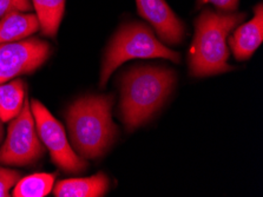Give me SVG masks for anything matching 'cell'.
Wrapping results in <instances>:
<instances>
[{"label": "cell", "instance_id": "obj_1", "mask_svg": "<svg viewBox=\"0 0 263 197\" xmlns=\"http://www.w3.org/2000/svg\"><path fill=\"white\" fill-rule=\"evenodd\" d=\"M175 82L174 71L162 67H137L123 75L119 115L127 130L151 118L169 97Z\"/></svg>", "mask_w": 263, "mask_h": 197}, {"label": "cell", "instance_id": "obj_2", "mask_svg": "<svg viewBox=\"0 0 263 197\" xmlns=\"http://www.w3.org/2000/svg\"><path fill=\"white\" fill-rule=\"evenodd\" d=\"M112 104V96H85L67 110L70 138L81 157H101L114 143L117 127L111 119Z\"/></svg>", "mask_w": 263, "mask_h": 197}, {"label": "cell", "instance_id": "obj_3", "mask_svg": "<svg viewBox=\"0 0 263 197\" xmlns=\"http://www.w3.org/2000/svg\"><path fill=\"white\" fill-rule=\"evenodd\" d=\"M246 13L203 11L195 22V38L189 50V67L194 77H206L234 70L228 65L227 38L245 20Z\"/></svg>", "mask_w": 263, "mask_h": 197}, {"label": "cell", "instance_id": "obj_4", "mask_svg": "<svg viewBox=\"0 0 263 197\" xmlns=\"http://www.w3.org/2000/svg\"><path fill=\"white\" fill-rule=\"evenodd\" d=\"M135 58H165L179 62V55L159 42L150 27L134 23L122 26L111 40L105 52L101 72V86L117 67L126 60Z\"/></svg>", "mask_w": 263, "mask_h": 197}, {"label": "cell", "instance_id": "obj_5", "mask_svg": "<svg viewBox=\"0 0 263 197\" xmlns=\"http://www.w3.org/2000/svg\"><path fill=\"white\" fill-rule=\"evenodd\" d=\"M43 142L37 135L30 100L25 97L22 111L11 120L7 137L0 149V163L5 166H29L44 155Z\"/></svg>", "mask_w": 263, "mask_h": 197}, {"label": "cell", "instance_id": "obj_6", "mask_svg": "<svg viewBox=\"0 0 263 197\" xmlns=\"http://www.w3.org/2000/svg\"><path fill=\"white\" fill-rule=\"evenodd\" d=\"M31 111L39 137L44 146L49 149L51 158L55 166L70 174L84 171L87 168V163L71 148L62 124L39 100H32Z\"/></svg>", "mask_w": 263, "mask_h": 197}, {"label": "cell", "instance_id": "obj_7", "mask_svg": "<svg viewBox=\"0 0 263 197\" xmlns=\"http://www.w3.org/2000/svg\"><path fill=\"white\" fill-rule=\"evenodd\" d=\"M50 52L49 43L35 38L0 44V84L32 74L45 63Z\"/></svg>", "mask_w": 263, "mask_h": 197}, {"label": "cell", "instance_id": "obj_8", "mask_svg": "<svg viewBox=\"0 0 263 197\" xmlns=\"http://www.w3.org/2000/svg\"><path fill=\"white\" fill-rule=\"evenodd\" d=\"M139 14L156 30L163 42L178 45L183 42L185 29L164 0H136Z\"/></svg>", "mask_w": 263, "mask_h": 197}, {"label": "cell", "instance_id": "obj_9", "mask_svg": "<svg viewBox=\"0 0 263 197\" xmlns=\"http://www.w3.org/2000/svg\"><path fill=\"white\" fill-rule=\"evenodd\" d=\"M263 40V7L258 4L254 9V18L238 26L229 39L235 58L246 60L252 57Z\"/></svg>", "mask_w": 263, "mask_h": 197}, {"label": "cell", "instance_id": "obj_10", "mask_svg": "<svg viewBox=\"0 0 263 197\" xmlns=\"http://www.w3.org/2000/svg\"><path fill=\"white\" fill-rule=\"evenodd\" d=\"M109 189V180L102 172L87 178H69L57 183L53 194L57 197H101Z\"/></svg>", "mask_w": 263, "mask_h": 197}, {"label": "cell", "instance_id": "obj_11", "mask_svg": "<svg viewBox=\"0 0 263 197\" xmlns=\"http://www.w3.org/2000/svg\"><path fill=\"white\" fill-rule=\"evenodd\" d=\"M39 29L35 14L11 12L0 20V44L18 42L33 34Z\"/></svg>", "mask_w": 263, "mask_h": 197}, {"label": "cell", "instance_id": "obj_12", "mask_svg": "<svg viewBox=\"0 0 263 197\" xmlns=\"http://www.w3.org/2000/svg\"><path fill=\"white\" fill-rule=\"evenodd\" d=\"M25 97V84L22 79H15L7 84H0L2 122H10L22 111Z\"/></svg>", "mask_w": 263, "mask_h": 197}, {"label": "cell", "instance_id": "obj_13", "mask_svg": "<svg viewBox=\"0 0 263 197\" xmlns=\"http://www.w3.org/2000/svg\"><path fill=\"white\" fill-rule=\"evenodd\" d=\"M33 7L43 34L54 37L63 19L65 0H33Z\"/></svg>", "mask_w": 263, "mask_h": 197}, {"label": "cell", "instance_id": "obj_14", "mask_svg": "<svg viewBox=\"0 0 263 197\" xmlns=\"http://www.w3.org/2000/svg\"><path fill=\"white\" fill-rule=\"evenodd\" d=\"M55 174H33L19 178L12 191L14 197H44L50 194Z\"/></svg>", "mask_w": 263, "mask_h": 197}, {"label": "cell", "instance_id": "obj_15", "mask_svg": "<svg viewBox=\"0 0 263 197\" xmlns=\"http://www.w3.org/2000/svg\"><path fill=\"white\" fill-rule=\"evenodd\" d=\"M21 176L18 171L0 167V197L10 196L11 188L15 186Z\"/></svg>", "mask_w": 263, "mask_h": 197}, {"label": "cell", "instance_id": "obj_16", "mask_svg": "<svg viewBox=\"0 0 263 197\" xmlns=\"http://www.w3.org/2000/svg\"><path fill=\"white\" fill-rule=\"evenodd\" d=\"M30 0H0V19L11 12H27L32 10Z\"/></svg>", "mask_w": 263, "mask_h": 197}, {"label": "cell", "instance_id": "obj_17", "mask_svg": "<svg viewBox=\"0 0 263 197\" xmlns=\"http://www.w3.org/2000/svg\"><path fill=\"white\" fill-rule=\"evenodd\" d=\"M198 5H204V4H213L224 12H233L238 7V0H197Z\"/></svg>", "mask_w": 263, "mask_h": 197}, {"label": "cell", "instance_id": "obj_18", "mask_svg": "<svg viewBox=\"0 0 263 197\" xmlns=\"http://www.w3.org/2000/svg\"><path fill=\"white\" fill-rule=\"evenodd\" d=\"M3 136H4V128H3V123H2V119H0V143H2Z\"/></svg>", "mask_w": 263, "mask_h": 197}]
</instances>
